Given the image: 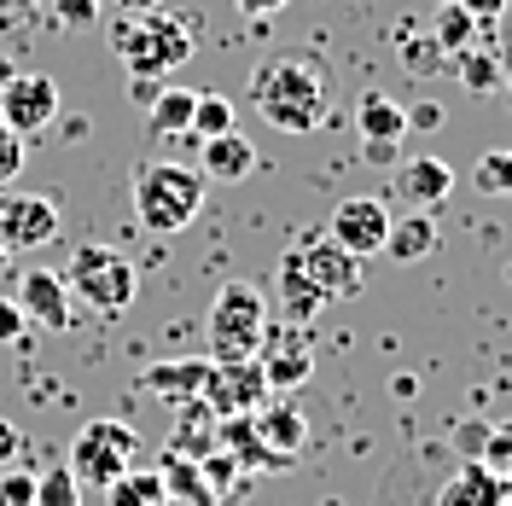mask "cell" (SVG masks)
I'll use <instances>...</instances> for the list:
<instances>
[{
  "label": "cell",
  "instance_id": "cell-1",
  "mask_svg": "<svg viewBox=\"0 0 512 506\" xmlns=\"http://www.w3.org/2000/svg\"><path fill=\"white\" fill-rule=\"evenodd\" d=\"M251 105L280 134H315L332 117V88L309 59H262L251 76Z\"/></svg>",
  "mask_w": 512,
  "mask_h": 506
},
{
  "label": "cell",
  "instance_id": "cell-2",
  "mask_svg": "<svg viewBox=\"0 0 512 506\" xmlns=\"http://www.w3.org/2000/svg\"><path fill=\"white\" fill-rule=\"evenodd\" d=\"M111 53L134 70V76H169L175 64H187L192 47V24L169 6H146V12H123L111 30Z\"/></svg>",
  "mask_w": 512,
  "mask_h": 506
},
{
  "label": "cell",
  "instance_id": "cell-3",
  "mask_svg": "<svg viewBox=\"0 0 512 506\" xmlns=\"http://www.w3.org/2000/svg\"><path fill=\"white\" fill-rule=\"evenodd\" d=\"M198 210H204V175L198 169L169 163V158L134 169V216H140L146 233L169 239V233H181L187 222H198Z\"/></svg>",
  "mask_w": 512,
  "mask_h": 506
},
{
  "label": "cell",
  "instance_id": "cell-4",
  "mask_svg": "<svg viewBox=\"0 0 512 506\" xmlns=\"http://www.w3.org/2000/svg\"><path fill=\"white\" fill-rule=\"evenodd\" d=\"M210 361H251L256 338L268 326V297L251 280H227L210 303Z\"/></svg>",
  "mask_w": 512,
  "mask_h": 506
},
{
  "label": "cell",
  "instance_id": "cell-5",
  "mask_svg": "<svg viewBox=\"0 0 512 506\" xmlns=\"http://www.w3.org/2000/svg\"><path fill=\"white\" fill-rule=\"evenodd\" d=\"M64 285H70V303H88L94 315H123L128 303H134V291H140V274L117 251L82 245V251L70 256V268H64Z\"/></svg>",
  "mask_w": 512,
  "mask_h": 506
},
{
  "label": "cell",
  "instance_id": "cell-6",
  "mask_svg": "<svg viewBox=\"0 0 512 506\" xmlns=\"http://www.w3.org/2000/svg\"><path fill=\"white\" fill-rule=\"evenodd\" d=\"M134 460H140V437L128 431L123 419H88V425L76 431V443H70V460H64V466L76 472V483L111 489Z\"/></svg>",
  "mask_w": 512,
  "mask_h": 506
},
{
  "label": "cell",
  "instance_id": "cell-7",
  "mask_svg": "<svg viewBox=\"0 0 512 506\" xmlns=\"http://www.w3.org/2000/svg\"><path fill=\"white\" fill-rule=\"evenodd\" d=\"M251 361L262 367L268 390L286 396V390H297V384H309V373H315V338H309V326H297V320L262 326Z\"/></svg>",
  "mask_w": 512,
  "mask_h": 506
},
{
  "label": "cell",
  "instance_id": "cell-8",
  "mask_svg": "<svg viewBox=\"0 0 512 506\" xmlns=\"http://www.w3.org/2000/svg\"><path fill=\"white\" fill-rule=\"evenodd\" d=\"M268 402H274V390H268L256 361H210L204 408L216 413V419H256Z\"/></svg>",
  "mask_w": 512,
  "mask_h": 506
},
{
  "label": "cell",
  "instance_id": "cell-9",
  "mask_svg": "<svg viewBox=\"0 0 512 506\" xmlns=\"http://www.w3.org/2000/svg\"><path fill=\"white\" fill-rule=\"evenodd\" d=\"M59 204L41 192H0V245L12 256L24 251H47L59 239Z\"/></svg>",
  "mask_w": 512,
  "mask_h": 506
},
{
  "label": "cell",
  "instance_id": "cell-10",
  "mask_svg": "<svg viewBox=\"0 0 512 506\" xmlns=\"http://www.w3.org/2000/svg\"><path fill=\"white\" fill-rule=\"evenodd\" d=\"M291 251H297L303 280L320 291V303H344V297L361 291V256H350L338 239L315 233V239H303V245H291Z\"/></svg>",
  "mask_w": 512,
  "mask_h": 506
},
{
  "label": "cell",
  "instance_id": "cell-11",
  "mask_svg": "<svg viewBox=\"0 0 512 506\" xmlns=\"http://www.w3.org/2000/svg\"><path fill=\"white\" fill-rule=\"evenodd\" d=\"M59 117V82L53 76H12L0 82V123L12 128L18 140H30Z\"/></svg>",
  "mask_w": 512,
  "mask_h": 506
},
{
  "label": "cell",
  "instance_id": "cell-12",
  "mask_svg": "<svg viewBox=\"0 0 512 506\" xmlns=\"http://www.w3.org/2000/svg\"><path fill=\"white\" fill-rule=\"evenodd\" d=\"M390 204L384 198H344L338 210H332V222H326V239H338L350 256H373L384 251V233H390Z\"/></svg>",
  "mask_w": 512,
  "mask_h": 506
},
{
  "label": "cell",
  "instance_id": "cell-13",
  "mask_svg": "<svg viewBox=\"0 0 512 506\" xmlns=\"http://www.w3.org/2000/svg\"><path fill=\"white\" fill-rule=\"evenodd\" d=\"M18 309H24L30 326H47V332H70V320H76L70 285H64V274H53V268L18 274Z\"/></svg>",
  "mask_w": 512,
  "mask_h": 506
},
{
  "label": "cell",
  "instance_id": "cell-14",
  "mask_svg": "<svg viewBox=\"0 0 512 506\" xmlns=\"http://www.w3.org/2000/svg\"><path fill=\"white\" fill-rule=\"evenodd\" d=\"M204 379H210V355H169V361H152V367L140 373V390H146L152 402L181 408L192 396H204Z\"/></svg>",
  "mask_w": 512,
  "mask_h": 506
},
{
  "label": "cell",
  "instance_id": "cell-15",
  "mask_svg": "<svg viewBox=\"0 0 512 506\" xmlns=\"http://www.w3.org/2000/svg\"><path fill=\"white\" fill-rule=\"evenodd\" d=\"M251 169H256V146L239 134V128H227V134H216V140H198V175H204V181L239 187Z\"/></svg>",
  "mask_w": 512,
  "mask_h": 506
},
{
  "label": "cell",
  "instance_id": "cell-16",
  "mask_svg": "<svg viewBox=\"0 0 512 506\" xmlns=\"http://www.w3.org/2000/svg\"><path fill=\"white\" fill-rule=\"evenodd\" d=\"M396 192L414 210H437V204H448V192H454V169L443 158H408L396 169Z\"/></svg>",
  "mask_w": 512,
  "mask_h": 506
},
{
  "label": "cell",
  "instance_id": "cell-17",
  "mask_svg": "<svg viewBox=\"0 0 512 506\" xmlns=\"http://www.w3.org/2000/svg\"><path fill=\"white\" fill-rule=\"evenodd\" d=\"M437 506H507V477H495L489 466L466 460V466H454V477L437 489Z\"/></svg>",
  "mask_w": 512,
  "mask_h": 506
},
{
  "label": "cell",
  "instance_id": "cell-18",
  "mask_svg": "<svg viewBox=\"0 0 512 506\" xmlns=\"http://www.w3.org/2000/svg\"><path fill=\"white\" fill-rule=\"evenodd\" d=\"M437 216L431 210H414V216H402V222H390V233H384V256L390 262H402V268H414V262H425V256L437 251Z\"/></svg>",
  "mask_w": 512,
  "mask_h": 506
},
{
  "label": "cell",
  "instance_id": "cell-19",
  "mask_svg": "<svg viewBox=\"0 0 512 506\" xmlns=\"http://www.w3.org/2000/svg\"><path fill=\"white\" fill-rule=\"evenodd\" d=\"M454 76L466 94H507V59L495 53V41H472L466 53H454Z\"/></svg>",
  "mask_w": 512,
  "mask_h": 506
},
{
  "label": "cell",
  "instance_id": "cell-20",
  "mask_svg": "<svg viewBox=\"0 0 512 506\" xmlns=\"http://www.w3.org/2000/svg\"><path fill=\"white\" fill-rule=\"evenodd\" d=\"M274 291H280V315L297 320V326H309V320L326 309V303H320V291L303 280V268H297V251L280 256V268H274Z\"/></svg>",
  "mask_w": 512,
  "mask_h": 506
},
{
  "label": "cell",
  "instance_id": "cell-21",
  "mask_svg": "<svg viewBox=\"0 0 512 506\" xmlns=\"http://www.w3.org/2000/svg\"><path fill=\"white\" fill-rule=\"evenodd\" d=\"M256 437L274 448V454H297L303 448V437H309V425H303V413H297V402H286V396H274L268 408L256 413Z\"/></svg>",
  "mask_w": 512,
  "mask_h": 506
},
{
  "label": "cell",
  "instance_id": "cell-22",
  "mask_svg": "<svg viewBox=\"0 0 512 506\" xmlns=\"http://www.w3.org/2000/svg\"><path fill=\"white\" fill-rule=\"evenodd\" d=\"M163 501H187V506H216V495H210V483H204V466L198 460H187V454H163Z\"/></svg>",
  "mask_w": 512,
  "mask_h": 506
},
{
  "label": "cell",
  "instance_id": "cell-23",
  "mask_svg": "<svg viewBox=\"0 0 512 506\" xmlns=\"http://www.w3.org/2000/svg\"><path fill=\"white\" fill-rule=\"evenodd\" d=\"M181 419H175V454H187V460H204L210 448H216V413L204 408V396H192V402H181Z\"/></svg>",
  "mask_w": 512,
  "mask_h": 506
},
{
  "label": "cell",
  "instance_id": "cell-24",
  "mask_svg": "<svg viewBox=\"0 0 512 506\" xmlns=\"http://www.w3.org/2000/svg\"><path fill=\"white\" fill-rule=\"evenodd\" d=\"M192 99H198V88H158L152 105H146V128H152L158 140L187 134V128H192Z\"/></svg>",
  "mask_w": 512,
  "mask_h": 506
},
{
  "label": "cell",
  "instance_id": "cell-25",
  "mask_svg": "<svg viewBox=\"0 0 512 506\" xmlns=\"http://www.w3.org/2000/svg\"><path fill=\"white\" fill-rule=\"evenodd\" d=\"M425 35L443 47V59H454V53H466V47L483 35V24H478V18H466V6H460V0H443V6L431 12V30H425Z\"/></svg>",
  "mask_w": 512,
  "mask_h": 506
},
{
  "label": "cell",
  "instance_id": "cell-26",
  "mask_svg": "<svg viewBox=\"0 0 512 506\" xmlns=\"http://www.w3.org/2000/svg\"><path fill=\"white\" fill-rule=\"evenodd\" d=\"M355 128H361V140H408V117L390 94H361Z\"/></svg>",
  "mask_w": 512,
  "mask_h": 506
},
{
  "label": "cell",
  "instance_id": "cell-27",
  "mask_svg": "<svg viewBox=\"0 0 512 506\" xmlns=\"http://www.w3.org/2000/svg\"><path fill=\"white\" fill-rule=\"evenodd\" d=\"M227 128H239V117H233V99L227 94H210V88H198V99H192V140H216V134H227Z\"/></svg>",
  "mask_w": 512,
  "mask_h": 506
},
{
  "label": "cell",
  "instance_id": "cell-28",
  "mask_svg": "<svg viewBox=\"0 0 512 506\" xmlns=\"http://www.w3.org/2000/svg\"><path fill=\"white\" fill-rule=\"evenodd\" d=\"M105 495H111V506H163V477H158V466H152V472L128 466Z\"/></svg>",
  "mask_w": 512,
  "mask_h": 506
},
{
  "label": "cell",
  "instance_id": "cell-29",
  "mask_svg": "<svg viewBox=\"0 0 512 506\" xmlns=\"http://www.w3.org/2000/svg\"><path fill=\"white\" fill-rule=\"evenodd\" d=\"M472 187L483 198H512V146H495L472 163Z\"/></svg>",
  "mask_w": 512,
  "mask_h": 506
},
{
  "label": "cell",
  "instance_id": "cell-30",
  "mask_svg": "<svg viewBox=\"0 0 512 506\" xmlns=\"http://www.w3.org/2000/svg\"><path fill=\"white\" fill-rule=\"evenodd\" d=\"M35 506H82V483L70 466H47L35 477Z\"/></svg>",
  "mask_w": 512,
  "mask_h": 506
},
{
  "label": "cell",
  "instance_id": "cell-31",
  "mask_svg": "<svg viewBox=\"0 0 512 506\" xmlns=\"http://www.w3.org/2000/svg\"><path fill=\"white\" fill-rule=\"evenodd\" d=\"M478 466H489L495 477L512 472V425H489V443H483Z\"/></svg>",
  "mask_w": 512,
  "mask_h": 506
},
{
  "label": "cell",
  "instance_id": "cell-32",
  "mask_svg": "<svg viewBox=\"0 0 512 506\" xmlns=\"http://www.w3.org/2000/svg\"><path fill=\"white\" fill-rule=\"evenodd\" d=\"M99 12H105V0H53V18L64 30H94Z\"/></svg>",
  "mask_w": 512,
  "mask_h": 506
},
{
  "label": "cell",
  "instance_id": "cell-33",
  "mask_svg": "<svg viewBox=\"0 0 512 506\" xmlns=\"http://www.w3.org/2000/svg\"><path fill=\"white\" fill-rule=\"evenodd\" d=\"M402 64H408V70H419V76H431V70H443V47H437L431 35H408Z\"/></svg>",
  "mask_w": 512,
  "mask_h": 506
},
{
  "label": "cell",
  "instance_id": "cell-34",
  "mask_svg": "<svg viewBox=\"0 0 512 506\" xmlns=\"http://www.w3.org/2000/svg\"><path fill=\"white\" fill-rule=\"evenodd\" d=\"M0 506H35V472L6 466V472H0Z\"/></svg>",
  "mask_w": 512,
  "mask_h": 506
},
{
  "label": "cell",
  "instance_id": "cell-35",
  "mask_svg": "<svg viewBox=\"0 0 512 506\" xmlns=\"http://www.w3.org/2000/svg\"><path fill=\"white\" fill-rule=\"evenodd\" d=\"M18 169H24V140L0 123V187H12V181H18Z\"/></svg>",
  "mask_w": 512,
  "mask_h": 506
},
{
  "label": "cell",
  "instance_id": "cell-36",
  "mask_svg": "<svg viewBox=\"0 0 512 506\" xmlns=\"http://www.w3.org/2000/svg\"><path fill=\"white\" fill-rule=\"evenodd\" d=\"M489 425H495V419H460V425H454V443H460V454H466V460H478V454H483V443H489Z\"/></svg>",
  "mask_w": 512,
  "mask_h": 506
},
{
  "label": "cell",
  "instance_id": "cell-37",
  "mask_svg": "<svg viewBox=\"0 0 512 506\" xmlns=\"http://www.w3.org/2000/svg\"><path fill=\"white\" fill-rule=\"evenodd\" d=\"M402 117H408V134H431V128H443V105L437 99H414Z\"/></svg>",
  "mask_w": 512,
  "mask_h": 506
},
{
  "label": "cell",
  "instance_id": "cell-38",
  "mask_svg": "<svg viewBox=\"0 0 512 506\" xmlns=\"http://www.w3.org/2000/svg\"><path fill=\"white\" fill-rule=\"evenodd\" d=\"M24 326H30V320H24V309L0 297V344H18V338H24Z\"/></svg>",
  "mask_w": 512,
  "mask_h": 506
},
{
  "label": "cell",
  "instance_id": "cell-39",
  "mask_svg": "<svg viewBox=\"0 0 512 506\" xmlns=\"http://www.w3.org/2000/svg\"><path fill=\"white\" fill-rule=\"evenodd\" d=\"M466 6V18H478V24H501V12H507L512 0H460Z\"/></svg>",
  "mask_w": 512,
  "mask_h": 506
},
{
  "label": "cell",
  "instance_id": "cell-40",
  "mask_svg": "<svg viewBox=\"0 0 512 506\" xmlns=\"http://www.w3.org/2000/svg\"><path fill=\"white\" fill-rule=\"evenodd\" d=\"M361 152H367V163H396L402 140H361Z\"/></svg>",
  "mask_w": 512,
  "mask_h": 506
},
{
  "label": "cell",
  "instance_id": "cell-41",
  "mask_svg": "<svg viewBox=\"0 0 512 506\" xmlns=\"http://www.w3.org/2000/svg\"><path fill=\"white\" fill-rule=\"evenodd\" d=\"M233 6H239L245 18H274V12H286L291 0H233Z\"/></svg>",
  "mask_w": 512,
  "mask_h": 506
},
{
  "label": "cell",
  "instance_id": "cell-42",
  "mask_svg": "<svg viewBox=\"0 0 512 506\" xmlns=\"http://www.w3.org/2000/svg\"><path fill=\"white\" fill-rule=\"evenodd\" d=\"M18 448H24V437H18V431L0 419V466H12V454H18Z\"/></svg>",
  "mask_w": 512,
  "mask_h": 506
},
{
  "label": "cell",
  "instance_id": "cell-43",
  "mask_svg": "<svg viewBox=\"0 0 512 506\" xmlns=\"http://www.w3.org/2000/svg\"><path fill=\"white\" fill-rule=\"evenodd\" d=\"M414 390H419V384H414V373H396V379H390V396H402V402H408Z\"/></svg>",
  "mask_w": 512,
  "mask_h": 506
},
{
  "label": "cell",
  "instance_id": "cell-44",
  "mask_svg": "<svg viewBox=\"0 0 512 506\" xmlns=\"http://www.w3.org/2000/svg\"><path fill=\"white\" fill-rule=\"evenodd\" d=\"M111 6H123V12H146V6H163V0H111Z\"/></svg>",
  "mask_w": 512,
  "mask_h": 506
},
{
  "label": "cell",
  "instance_id": "cell-45",
  "mask_svg": "<svg viewBox=\"0 0 512 506\" xmlns=\"http://www.w3.org/2000/svg\"><path fill=\"white\" fill-rule=\"evenodd\" d=\"M6 262H12V251H6V245H0V274H6Z\"/></svg>",
  "mask_w": 512,
  "mask_h": 506
},
{
  "label": "cell",
  "instance_id": "cell-46",
  "mask_svg": "<svg viewBox=\"0 0 512 506\" xmlns=\"http://www.w3.org/2000/svg\"><path fill=\"white\" fill-rule=\"evenodd\" d=\"M163 506H187V501H163Z\"/></svg>",
  "mask_w": 512,
  "mask_h": 506
},
{
  "label": "cell",
  "instance_id": "cell-47",
  "mask_svg": "<svg viewBox=\"0 0 512 506\" xmlns=\"http://www.w3.org/2000/svg\"><path fill=\"white\" fill-rule=\"evenodd\" d=\"M507 88H512V70H507Z\"/></svg>",
  "mask_w": 512,
  "mask_h": 506
},
{
  "label": "cell",
  "instance_id": "cell-48",
  "mask_svg": "<svg viewBox=\"0 0 512 506\" xmlns=\"http://www.w3.org/2000/svg\"><path fill=\"white\" fill-rule=\"evenodd\" d=\"M437 6H443V0H437Z\"/></svg>",
  "mask_w": 512,
  "mask_h": 506
}]
</instances>
